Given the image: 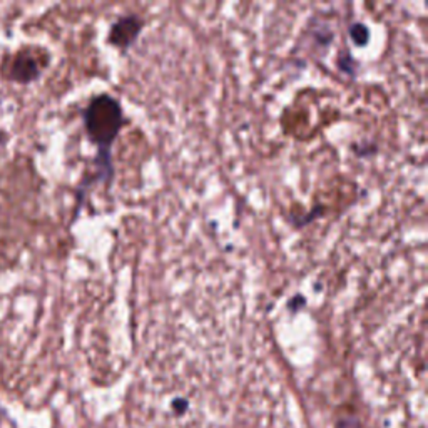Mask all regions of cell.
<instances>
[{"label":"cell","mask_w":428,"mask_h":428,"mask_svg":"<svg viewBox=\"0 0 428 428\" xmlns=\"http://www.w3.org/2000/svg\"><path fill=\"white\" fill-rule=\"evenodd\" d=\"M84 122L90 141L99 146V162L103 165L100 176L108 179L113 176L110 146L124 124L121 104L108 94H100L90 100L88 109L84 110Z\"/></svg>","instance_id":"6da1fadb"},{"label":"cell","mask_w":428,"mask_h":428,"mask_svg":"<svg viewBox=\"0 0 428 428\" xmlns=\"http://www.w3.org/2000/svg\"><path fill=\"white\" fill-rule=\"evenodd\" d=\"M142 31V21L136 16H126L118 19L113 24L109 32V44L114 47H119V49H127L131 47L136 38L139 37V33Z\"/></svg>","instance_id":"7a4b0ae2"},{"label":"cell","mask_w":428,"mask_h":428,"mask_svg":"<svg viewBox=\"0 0 428 428\" xmlns=\"http://www.w3.org/2000/svg\"><path fill=\"white\" fill-rule=\"evenodd\" d=\"M41 74L37 61L28 54H19L12 66V77L17 83H31Z\"/></svg>","instance_id":"3957f363"},{"label":"cell","mask_w":428,"mask_h":428,"mask_svg":"<svg viewBox=\"0 0 428 428\" xmlns=\"http://www.w3.org/2000/svg\"><path fill=\"white\" fill-rule=\"evenodd\" d=\"M350 36H352L355 44L365 46L370 38V31L365 24H353V26L350 27Z\"/></svg>","instance_id":"277c9868"}]
</instances>
